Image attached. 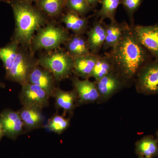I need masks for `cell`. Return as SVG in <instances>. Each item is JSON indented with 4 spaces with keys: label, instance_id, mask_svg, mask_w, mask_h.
<instances>
[{
    "label": "cell",
    "instance_id": "obj_1",
    "mask_svg": "<svg viewBox=\"0 0 158 158\" xmlns=\"http://www.w3.org/2000/svg\"><path fill=\"white\" fill-rule=\"evenodd\" d=\"M109 53L115 71L124 82L126 87L133 84L141 69L154 59L138 41L130 25Z\"/></svg>",
    "mask_w": 158,
    "mask_h": 158
},
{
    "label": "cell",
    "instance_id": "obj_2",
    "mask_svg": "<svg viewBox=\"0 0 158 158\" xmlns=\"http://www.w3.org/2000/svg\"><path fill=\"white\" fill-rule=\"evenodd\" d=\"M10 3L15 22L12 41L30 48L35 31L48 23L47 15L27 0H13Z\"/></svg>",
    "mask_w": 158,
    "mask_h": 158
},
{
    "label": "cell",
    "instance_id": "obj_3",
    "mask_svg": "<svg viewBox=\"0 0 158 158\" xmlns=\"http://www.w3.org/2000/svg\"><path fill=\"white\" fill-rule=\"evenodd\" d=\"M37 60L38 65L50 72L57 81L69 77L73 73V59L64 50L57 48Z\"/></svg>",
    "mask_w": 158,
    "mask_h": 158
},
{
    "label": "cell",
    "instance_id": "obj_4",
    "mask_svg": "<svg viewBox=\"0 0 158 158\" xmlns=\"http://www.w3.org/2000/svg\"><path fill=\"white\" fill-rule=\"evenodd\" d=\"M37 31L31 43L34 51L56 49L61 44H65L70 37L66 29L52 23H48Z\"/></svg>",
    "mask_w": 158,
    "mask_h": 158
},
{
    "label": "cell",
    "instance_id": "obj_5",
    "mask_svg": "<svg viewBox=\"0 0 158 158\" xmlns=\"http://www.w3.org/2000/svg\"><path fill=\"white\" fill-rule=\"evenodd\" d=\"M38 65L36 60L28 48L19 45L18 53L12 67L6 73V77L10 81L23 85L28 83L31 72Z\"/></svg>",
    "mask_w": 158,
    "mask_h": 158
},
{
    "label": "cell",
    "instance_id": "obj_6",
    "mask_svg": "<svg viewBox=\"0 0 158 158\" xmlns=\"http://www.w3.org/2000/svg\"><path fill=\"white\" fill-rule=\"evenodd\" d=\"M137 92L144 95L158 93V59L147 62L139 70L135 82Z\"/></svg>",
    "mask_w": 158,
    "mask_h": 158
},
{
    "label": "cell",
    "instance_id": "obj_7",
    "mask_svg": "<svg viewBox=\"0 0 158 158\" xmlns=\"http://www.w3.org/2000/svg\"><path fill=\"white\" fill-rule=\"evenodd\" d=\"M22 87L19 96L23 106L43 109L48 106L50 97L42 88L29 83Z\"/></svg>",
    "mask_w": 158,
    "mask_h": 158
},
{
    "label": "cell",
    "instance_id": "obj_8",
    "mask_svg": "<svg viewBox=\"0 0 158 158\" xmlns=\"http://www.w3.org/2000/svg\"><path fill=\"white\" fill-rule=\"evenodd\" d=\"M131 26L141 45L154 59H158V23L152 25Z\"/></svg>",
    "mask_w": 158,
    "mask_h": 158
},
{
    "label": "cell",
    "instance_id": "obj_9",
    "mask_svg": "<svg viewBox=\"0 0 158 158\" xmlns=\"http://www.w3.org/2000/svg\"><path fill=\"white\" fill-rule=\"evenodd\" d=\"M94 81L99 94L98 103L107 101L123 87H126L124 82L116 72L111 73Z\"/></svg>",
    "mask_w": 158,
    "mask_h": 158
},
{
    "label": "cell",
    "instance_id": "obj_10",
    "mask_svg": "<svg viewBox=\"0 0 158 158\" xmlns=\"http://www.w3.org/2000/svg\"><path fill=\"white\" fill-rule=\"evenodd\" d=\"M71 80L74 90L77 95L78 103L84 104L98 102L99 94L95 82L91 81L89 79L81 80L77 77H73Z\"/></svg>",
    "mask_w": 158,
    "mask_h": 158
},
{
    "label": "cell",
    "instance_id": "obj_11",
    "mask_svg": "<svg viewBox=\"0 0 158 158\" xmlns=\"http://www.w3.org/2000/svg\"><path fill=\"white\" fill-rule=\"evenodd\" d=\"M0 123L4 135L14 139L23 131V123L19 112L11 110L3 111L0 115Z\"/></svg>",
    "mask_w": 158,
    "mask_h": 158
},
{
    "label": "cell",
    "instance_id": "obj_12",
    "mask_svg": "<svg viewBox=\"0 0 158 158\" xmlns=\"http://www.w3.org/2000/svg\"><path fill=\"white\" fill-rule=\"evenodd\" d=\"M55 81L56 80L50 72L38 64L30 74L28 83L39 86L51 97L53 96L56 89Z\"/></svg>",
    "mask_w": 158,
    "mask_h": 158
},
{
    "label": "cell",
    "instance_id": "obj_13",
    "mask_svg": "<svg viewBox=\"0 0 158 158\" xmlns=\"http://www.w3.org/2000/svg\"><path fill=\"white\" fill-rule=\"evenodd\" d=\"M87 35L90 52L94 55H99L106 39L105 23L97 19L90 30L87 31Z\"/></svg>",
    "mask_w": 158,
    "mask_h": 158
},
{
    "label": "cell",
    "instance_id": "obj_14",
    "mask_svg": "<svg viewBox=\"0 0 158 158\" xmlns=\"http://www.w3.org/2000/svg\"><path fill=\"white\" fill-rule=\"evenodd\" d=\"M99 55L90 53L74 58L73 73L77 77L89 79L98 59Z\"/></svg>",
    "mask_w": 158,
    "mask_h": 158
},
{
    "label": "cell",
    "instance_id": "obj_15",
    "mask_svg": "<svg viewBox=\"0 0 158 158\" xmlns=\"http://www.w3.org/2000/svg\"><path fill=\"white\" fill-rule=\"evenodd\" d=\"M128 25L125 22L119 23L116 20L110 21L108 24H105L106 39L103 49L106 50L114 47L121 39Z\"/></svg>",
    "mask_w": 158,
    "mask_h": 158
},
{
    "label": "cell",
    "instance_id": "obj_16",
    "mask_svg": "<svg viewBox=\"0 0 158 158\" xmlns=\"http://www.w3.org/2000/svg\"><path fill=\"white\" fill-rule=\"evenodd\" d=\"M18 112L24 127L27 129L39 128L43 124L44 117L40 108L23 106Z\"/></svg>",
    "mask_w": 158,
    "mask_h": 158
},
{
    "label": "cell",
    "instance_id": "obj_17",
    "mask_svg": "<svg viewBox=\"0 0 158 158\" xmlns=\"http://www.w3.org/2000/svg\"><path fill=\"white\" fill-rule=\"evenodd\" d=\"M65 44L66 51L73 59L91 53L87 38L83 35L70 36Z\"/></svg>",
    "mask_w": 158,
    "mask_h": 158
},
{
    "label": "cell",
    "instance_id": "obj_18",
    "mask_svg": "<svg viewBox=\"0 0 158 158\" xmlns=\"http://www.w3.org/2000/svg\"><path fill=\"white\" fill-rule=\"evenodd\" d=\"M56 106L65 113H72L78 102L77 95L74 90L65 91L56 88L53 94Z\"/></svg>",
    "mask_w": 158,
    "mask_h": 158
},
{
    "label": "cell",
    "instance_id": "obj_19",
    "mask_svg": "<svg viewBox=\"0 0 158 158\" xmlns=\"http://www.w3.org/2000/svg\"><path fill=\"white\" fill-rule=\"evenodd\" d=\"M61 20L65 25L66 29L72 31L74 34L84 35L88 29V19L72 11H68L63 15Z\"/></svg>",
    "mask_w": 158,
    "mask_h": 158
},
{
    "label": "cell",
    "instance_id": "obj_20",
    "mask_svg": "<svg viewBox=\"0 0 158 158\" xmlns=\"http://www.w3.org/2000/svg\"><path fill=\"white\" fill-rule=\"evenodd\" d=\"M136 153L139 156L152 158L158 156V140L152 136H144L137 141Z\"/></svg>",
    "mask_w": 158,
    "mask_h": 158
},
{
    "label": "cell",
    "instance_id": "obj_21",
    "mask_svg": "<svg viewBox=\"0 0 158 158\" xmlns=\"http://www.w3.org/2000/svg\"><path fill=\"white\" fill-rule=\"evenodd\" d=\"M114 72L116 71L112 58L109 53H106L99 55L90 77L97 81Z\"/></svg>",
    "mask_w": 158,
    "mask_h": 158
},
{
    "label": "cell",
    "instance_id": "obj_22",
    "mask_svg": "<svg viewBox=\"0 0 158 158\" xmlns=\"http://www.w3.org/2000/svg\"><path fill=\"white\" fill-rule=\"evenodd\" d=\"M66 0H37V7L50 17H56L62 13Z\"/></svg>",
    "mask_w": 158,
    "mask_h": 158
},
{
    "label": "cell",
    "instance_id": "obj_23",
    "mask_svg": "<svg viewBox=\"0 0 158 158\" xmlns=\"http://www.w3.org/2000/svg\"><path fill=\"white\" fill-rule=\"evenodd\" d=\"M101 8L96 12L97 19L101 21L109 19L110 21L116 20L115 15L118 6L121 4V0H99Z\"/></svg>",
    "mask_w": 158,
    "mask_h": 158
},
{
    "label": "cell",
    "instance_id": "obj_24",
    "mask_svg": "<svg viewBox=\"0 0 158 158\" xmlns=\"http://www.w3.org/2000/svg\"><path fill=\"white\" fill-rule=\"evenodd\" d=\"M19 44L12 41L9 44L0 48V59L2 61L6 73L11 68L18 53Z\"/></svg>",
    "mask_w": 158,
    "mask_h": 158
},
{
    "label": "cell",
    "instance_id": "obj_25",
    "mask_svg": "<svg viewBox=\"0 0 158 158\" xmlns=\"http://www.w3.org/2000/svg\"><path fill=\"white\" fill-rule=\"evenodd\" d=\"M69 124V118L61 115H56L49 119L46 127L50 131L61 134L68 128Z\"/></svg>",
    "mask_w": 158,
    "mask_h": 158
},
{
    "label": "cell",
    "instance_id": "obj_26",
    "mask_svg": "<svg viewBox=\"0 0 158 158\" xmlns=\"http://www.w3.org/2000/svg\"><path fill=\"white\" fill-rule=\"evenodd\" d=\"M65 7L69 11L75 12L83 17L93 9L85 0H66Z\"/></svg>",
    "mask_w": 158,
    "mask_h": 158
},
{
    "label": "cell",
    "instance_id": "obj_27",
    "mask_svg": "<svg viewBox=\"0 0 158 158\" xmlns=\"http://www.w3.org/2000/svg\"><path fill=\"white\" fill-rule=\"evenodd\" d=\"M143 0H121V4L126 11L131 22L130 25H135L134 15L141 6Z\"/></svg>",
    "mask_w": 158,
    "mask_h": 158
},
{
    "label": "cell",
    "instance_id": "obj_28",
    "mask_svg": "<svg viewBox=\"0 0 158 158\" xmlns=\"http://www.w3.org/2000/svg\"><path fill=\"white\" fill-rule=\"evenodd\" d=\"M91 7L94 8L99 3V0H85Z\"/></svg>",
    "mask_w": 158,
    "mask_h": 158
},
{
    "label": "cell",
    "instance_id": "obj_29",
    "mask_svg": "<svg viewBox=\"0 0 158 158\" xmlns=\"http://www.w3.org/2000/svg\"><path fill=\"white\" fill-rule=\"evenodd\" d=\"M3 135H4V134H3L2 129V125L0 123V140L2 139Z\"/></svg>",
    "mask_w": 158,
    "mask_h": 158
},
{
    "label": "cell",
    "instance_id": "obj_30",
    "mask_svg": "<svg viewBox=\"0 0 158 158\" xmlns=\"http://www.w3.org/2000/svg\"><path fill=\"white\" fill-rule=\"evenodd\" d=\"M27 1H28L29 2L32 3V2H37V0H27Z\"/></svg>",
    "mask_w": 158,
    "mask_h": 158
},
{
    "label": "cell",
    "instance_id": "obj_31",
    "mask_svg": "<svg viewBox=\"0 0 158 158\" xmlns=\"http://www.w3.org/2000/svg\"><path fill=\"white\" fill-rule=\"evenodd\" d=\"M4 86H5L4 84H3V83H1V82H0V87H2V88H4Z\"/></svg>",
    "mask_w": 158,
    "mask_h": 158
},
{
    "label": "cell",
    "instance_id": "obj_32",
    "mask_svg": "<svg viewBox=\"0 0 158 158\" xmlns=\"http://www.w3.org/2000/svg\"><path fill=\"white\" fill-rule=\"evenodd\" d=\"M139 158H148L146 157H144L139 156Z\"/></svg>",
    "mask_w": 158,
    "mask_h": 158
},
{
    "label": "cell",
    "instance_id": "obj_33",
    "mask_svg": "<svg viewBox=\"0 0 158 158\" xmlns=\"http://www.w3.org/2000/svg\"><path fill=\"white\" fill-rule=\"evenodd\" d=\"M157 139L158 140V131L157 133Z\"/></svg>",
    "mask_w": 158,
    "mask_h": 158
}]
</instances>
